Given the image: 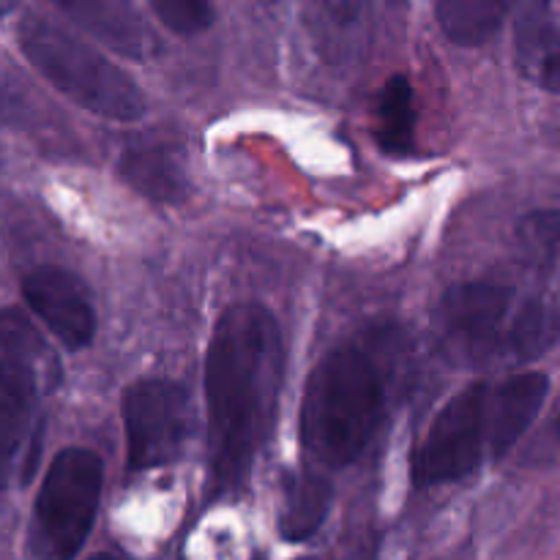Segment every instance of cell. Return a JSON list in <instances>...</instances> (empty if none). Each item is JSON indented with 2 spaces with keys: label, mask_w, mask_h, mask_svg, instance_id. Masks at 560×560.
<instances>
[{
  "label": "cell",
  "mask_w": 560,
  "mask_h": 560,
  "mask_svg": "<svg viewBox=\"0 0 560 560\" xmlns=\"http://www.w3.org/2000/svg\"><path fill=\"white\" fill-rule=\"evenodd\" d=\"M284 381V342L271 310L255 301L222 312L206 353L211 492L238 490L268 441Z\"/></svg>",
  "instance_id": "1"
},
{
  "label": "cell",
  "mask_w": 560,
  "mask_h": 560,
  "mask_svg": "<svg viewBox=\"0 0 560 560\" xmlns=\"http://www.w3.org/2000/svg\"><path fill=\"white\" fill-rule=\"evenodd\" d=\"M550 394L541 372H520L498 383H474L454 394L410 454V481L419 490L452 485L501 459L528 432Z\"/></svg>",
  "instance_id": "2"
},
{
  "label": "cell",
  "mask_w": 560,
  "mask_h": 560,
  "mask_svg": "<svg viewBox=\"0 0 560 560\" xmlns=\"http://www.w3.org/2000/svg\"><path fill=\"white\" fill-rule=\"evenodd\" d=\"M388 370L375 350L342 345L312 370L301 399V446L323 468H345L386 419Z\"/></svg>",
  "instance_id": "3"
},
{
  "label": "cell",
  "mask_w": 560,
  "mask_h": 560,
  "mask_svg": "<svg viewBox=\"0 0 560 560\" xmlns=\"http://www.w3.org/2000/svg\"><path fill=\"white\" fill-rule=\"evenodd\" d=\"M52 359L31 323L0 310V490L25 487L42 454L44 383Z\"/></svg>",
  "instance_id": "4"
},
{
  "label": "cell",
  "mask_w": 560,
  "mask_h": 560,
  "mask_svg": "<svg viewBox=\"0 0 560 560\" xmlns=\"http://www.w3.org/2000/svg\"><path fill=\"white\" fill-rule=\"evenodd\" d=\"M20 47L33 69L77 107L98 118L131 124L145 115L148 102L135 80L91 44L38 16L20 25Z\"/></svg>",
  "instance_id": "5"
},
{
  "label": "cell",
  "mask_w": 560,
  "mask_h": 560,
  "mask_svg": "<svg viewBox=\"0 0 560 560\" xmlns=\"http://www.w3.org/2000/svg\"><path fill=\"white\" fill-rule=\"evenodd\" d=\"M104 487V465L91 448H63L49 465L33 509V560H74L91 536Z\"/></svg>",
  "instance_id": "6"
},
{
  "label": "cell",
  "mask_w": 560,
  "mask_h": 560,
  "mask_svg": "<svg viewBox=\"0 0 560 560\" xmlns=\"http://www.w3.org/2000/svg\"><path fill=\"white\" fill-rule=\"evenodd\" d=\"M523 301L514 288L498 282H459L443 293L435 320L452 359L479 364L512 359Z\"/></svg>",
  "instance_id": "7"
},
{
  "label": "cell",
  "mask_w": 560,
  "mask_h": 560,
  "mask_svg": "<svg viewBox=\"0 0 560 560\" xmlns=\"http://www.w3.org/2000/svg\"><path fill=\"white\" fill-rule=\"evenodd\" d=\"M126 465L151 470L180 457L191 432V402L184 386L167 377H142L124 392Z\"/></svg>",
  "instance_id": "8"
},
{
  "label": "cell",
  "mask_w": 560,
  "mask_h": 560,
  "mask_svg": "<svg viewBox=\"0 0 560 560\" xmlns=\"http://www.w3.org/2000/svg\"><path fill=\"white\" fill-rule=\"evenodd\" d=\"M22 295L33 315L52 331L63 348L82 350L96 337V310L77 273L60 266L33 268L22 279Z\"/></svg>",
  "instance_id": "9"
},
{
  "label": "cell",
  "mask_w": 560,
  "mask_h": 560,
  "mask_svg": "<svg viewBox=\"0 0 560 560\" xmlns=\"http://www.w3.org/2000/svg\"><path fill=\"white\" fill-rule=\"evenodd\" d=\"M514 49L520 71L534 85L560 93V0H523Z\"/></svg>",
  "instance_id": "10"
},
{
  "label": "cell",
  "mask_w": 560,
  "mask_h": 560,
  "mask_svg": "<svg viewBox=\"0 0 560 560\" xmlns=\"http://www.w3.org/2000/svg\"><path fill=\"white\" fill-rule=\"evenodd\" d=\"M74 25L107 44L113 52L131 60H145L153 49V36L137 14L131 0H49Z\"/></svg>",
  "instance_id": "11"
},
{
  "label": "cell",
  "mask_w": 560,
  "mask_h": 560,
  "mask_svg": "<svg viewBox=\"0 0 560 560\" xmlns=\"http://www.w3.org/2000/svg\"><path fill=\"white\" fill-rule=\"evenodd\" d=\"M118 175L129 189L159 206H178L189 197V178L175 156V151L162 145L129 148L118 162Z\"/></svg>",
  "instance_id": "12"
},
{
  "label": "cell",
  "mask_w": 560,
  "mask_h": 560,
  "mask_svg": "<svg viewBox=\"0 0 560 560\" xmlns=\"http://www.w3.org/2000/svg\"><path fill=\"white\" fill-rule=\"evenodd\" d=\"M328 509H331V485L326 476L312 470L290 476L279 512V536L288 541L310 539L328 517Z\"/></svg>",
  "instance_id": "13"
},
{
  "label": "cell",
  "mask_w": 560,
  "mask_h": 560,
  "mask_svg": "<svg viewBox=\"0 0 560 560\" xmlns=\"http://www.w3.org/2000/svg\"><path fill=\"white\" fill-rule=\"evenodd\" d=\"M375 140L388 156H410L416 151V96L408 77H388L377 93Z\"/></svg>",
  "instance_id": "14"
},
{
  "label": "cell",
  "mask_w": 560,
  "mask_h": 560,
  "mask_svg": "<svg viewBox=\"0 0 560 560\" xmlns=\"http://www.w3.org/2000/svg\"><path fill=\"white\" fill-rule=\"evenodd\" d=\"M512 0H435V16L446 38L459 47L487 44L506 20Z\"/></svg>",
  "instance_id": "15"
},
{
  "label": "cell",
  "mask_w": 560,
  "mask_h": 560,
  "mask_svg": "<svg viewBox=\"0 0 560 560\" xmlns=\"http://www.w3.org/2000/svg\"><path fill=\"white\" fill-rule=\"evenodd\" d=\"M159 22L178 36H197L213 25L211 0H151Z\"/></svg>",
  "instance_id": "16"
},
{
  "label": "cell",
  "mask_w": 560,
  "mask_h": 560,
  "mask_svg": "<svg viewBox=\"0 0 560 560\" xmlns=\"http://www.w3.org/2000/svg\"><path fill=\"white\" fill-rule=\"evenodd\" d=\"M520 238L539 260L560 262V211H536L525 217Z\"/></svg>",
  "instance_id": "17"
},
{
  "label": "cell",
  "mask_w": 560,
  "mask_h": 560,
  "mask_svg": "<svg viewBox=\"0 0 560 560\" xmlns=\"http://www.w3.org/2000/svg\"><path fill=\"white\" fill-rule=\"evenodd\" d=\"M11 5H14V0H0V14H3V11H9Z\"/></svg>",
  "instance_id": "18"
},
{
  "label": "cell",
  "mask_w": 560,
  "mask_h": 560,
  "mask_svg": "<svg viewBox=\"0 0 560 560\" xmlns=\"http://www.w3.org/2000/svg\"><path fill=\"white\" fill-rule=\"evenodd\" d=\"M386 3L388 5H405V3H408V0H386Z\"/></svg>",
  "instance_id": "19"
},
{
  "label": "cell",
  "mask_w": 560,
  "mask_h": 560,
  "mask_svg": "<svg viewBox=\"0 0 560 560\" xmlns=\"http://www.w3.org/2000/svg\"><path fill=\"white\" fill-rule=\"evenodd\" d=\"M91 560H115V558H109V556H96V558H91Z\"/></svg>",
  "instance_id": "20"
},
{
  "label": "cell",
  "mask_w": 560,
  "mask_h": 560,
  "mask_svg": "<svg viewBox=\"0 0 560 560\" xmlns=\"http://www.w3.org/2000/svg\"><path fill=\"white\" fill-rule=\"evenodd\" d=\"M556 435H558V441H560V419L556 421Z\"/></svg>",
  "instance_id": "21"
}]
</instances>
